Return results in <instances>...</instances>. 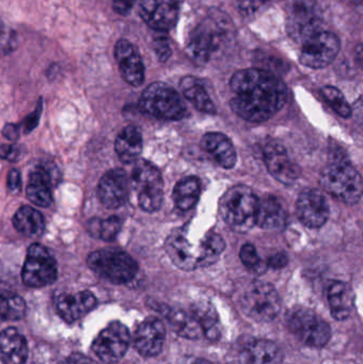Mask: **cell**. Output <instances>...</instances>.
<instances>
[{"label": "cell", "mask_w": 363, "mask_h": 364, "mask_svg": "<svg viewBox=\"0 0 363 364\" xmlns=\"http://www.w3.org/2000/svg\"><path fill=\"white\" fill-rule=\"evenodd\" d=\"M234 97L230 100L232 111L251 123H264L272 119L285 106L288 90L283 80L261 68L237 72L230 80Z\"/></svg>", "instance_id": "obj_1"}, {"label": "cell", "mask_w": 363, "mask_h": 364, "mask_svg": "<svg viewBox=\"0 0 363 364\" xmlns=\"http://www.w3.org/2000/svg\"><path fill=\"white\" fill-rule=\"evenodd\" d=\"M259 198L249 186H232L220 201V213L237 232H247L257 222Z\"/></svg>", "instance_id": "obj_2"}, {"label": "cell", "mask_w": 363, "mask_h": 364, "mask_svg": "<svg viewBox=\"0 0 363 364\" xmlns=\"http://www.w3.org/2000/svg\"><path fill=\"white\" fill-rule=\"evenodd\" d=\"M320 184L332 196L347 205H356L362 196V178L358 171L345 159L335 158L322 171Z\"/></svg>", "instance_id": "obj_3"}, {"label": "cell", "mask_w": 363, "mask_h": 364, "mask_svg": "<svg viewBox=\"0 0 363 364\" xmlns=\"http://www.w3.org/2000/svg\"><path fill=\"white\" fill-rule=\"evenodd\" d=\"M229 33L227 18L219 14L211 15L192 30L188 38V51L195 61L206 63L226 44Z\"/></svg>", "instance_id": "obj_4"}, {"label": "cell", "mask_w": 363, "mask_h": 364, "mask_svg": "<svg viewBox=\"0 0 363 364\" xmlns=\"http://www.w3.org/2000/svg\"><path fill=\"white\" fill-rule=\"evenodd\" d=\"M139 109L145 114L166 121H178L187 114L181 96L163 82L151 83L144 90L139 100Z\"/></svg>", "instance_id": "obj_5"}, {"label": "cell", "mask_w": 363, "mask_h": 364, "mask_svg": "<svg viewBox=\"0 0 363 364\" xmlns=\"http://www.w3.org/2000/svg\"><path fill=\"white\" fill-rule=\"evenodd\" d=\"M90 269L114 284L131 282L138 273V263L119 248H104L92 252L87 259Z\"/></svg>", "instance_id": "obj_6"}, {"label": "cell", "mask_w": 363, "mask_h": 364, "mask_svg": "<svg viewBox=\"0 0 363 364\" xmlns=\"http://www.w3.org/2000/svg\"><path fill=\"white\" fill-rule=\"evenodd\" d=\"M138 193L139 205L146 212H155L163 203V179L159 170L146 160H136L129 179Z\"/></svg>", "instance_id": "obj_7"}, {"label": "cell", "mask_w": 363, "mask_h": 364, "mask_svg": "<svg viewBox=\"0 0 363 364\" xmlns=\"http://www.w3.org/2000/svg\"><path fill=\"white\" fill-rule=\"evenodd\" d=\"M241 306L245 316L256 322L274 320L281 309L278 293L272 284L255 282L247 287L241 297Z\"/></svg>", "instance_id": "obj_8"}, {"label": "cell", "mask_w": 363, "mask_h": 364, "mask_svg": "<svg viewBox=\"0 0 363 364\" xmlns=\"http://www.w3.org/2000/svg\"><path fill=\"white\" fill-rule=\"evenodd\" d=\"M286 326L311 348H323L332 337L330 325L307 308H291L286 314Z\"/></svg>", "instance_id": "obj_9"}, {"label": "cell", "mask_w": 363, "mask_h": 364, "mask_svg": "<svg viewBox=\"0 0 363 364\" xmlns=\"http://www.w3.org/2000/svg\"><path fill=\"white\" fill-rule=\"evenodd\" d=\"M57 276V262L49 250L40 244L30 245L21 273L23 284L30 288H43L55 282Z\"/></svg>", "instance_id": "obj_10"}, {"label": "cell", "mask_w": 363, "mask_h": 364, "mask_svg": "<svg viewBox=\"0 0 363 364\" xmlns=\"http://www.w3.org/2000/svg\"><path fill=\"white\" fill-rule=\"evenodd\" d=\"M300 61L309 68H324L334 62L340 51V40L330 31L317 32L302 43Z\"/></svg>", "instance_id": "obj_11"}, {"label": "cell", "mask_w": 363, "mask_h": 364, "mask_svg": "<svg viewBox=\"0 0 363 364\" xmlns=\"http://www.w3.org/2000/svg\"><path fill=\"white\" fill-rule=\"evenodd\" d=\"M321 9L315 0H293L287 29L296 42L304 43L307 38L322 30Z\"/></svg>", "instance_id": "obj_12"}, {"label": "cell", "mask_w": 363, "mask_h": 364, "mask_svg": "<svg viewBox=\"0 0 363 364\" xmlns=\"http://www.w3.org/2000/svg\"><path fill=\"white\" fill-rule=\"evenodd\" d=\"M130 344V333L121 322H112L94 340V353L100 361L112 364L123 358Z\"/></svg>", "instance_id": "obj_13"}, {"label": "cell", "mask_w": 363, "mask_h": 364, "mask_svg": "<svg viewBox=\"0 0 363 364\" xmlns=\"http://www.w3.org/2000/svg\"><path fill=\"white\" fill-rule=\"evenodd\" d=\"M298 220L309 228H320L330 218V207L327 198L318 188H307L298 196L296 203Z\"/></svg>", "instance_id": "obj_14"}, {"label": "cell", "mask_w": 363, "mask_h": 364, "mask_svg": "<svg viewBox=\"0 0 363 364\" xmlns=\"http://www.w3.org/2000/svg\"><path fill=\"white\" fill-rule=\"evenodd\" d=\"M180 4L178 0H141L140 16L156 31L172 29L178 21Z\"/></svg>", "instance_id": "obj_15"}, {"label": "cell", "mask_w": 363, "mask_h": 364, "mask_svg": "<svg viewBox=\"0 0 363 364\" xmlns=\"http://www.w3.org/2000/svg\"><path fill=\"white\" fill-rule=\"evenodd\" d=\"M114 57L124 80L132 87L142 85L145 68L136 47L129 41L121 38L115 44Z\"/></svg>", "instance_id": "obj_16"}, {"label": "cell", "mask_w": 363, "mask_h": 364, "mask_svg": "<svg viewBox=\"0 0 363 364\" xmlns=\"http://www.w3.org/2000/svg\"><path fill=\"white\" fill-rule=\"evenodd\" d=\"M129 186V178L125 171L121 168L109 171L98 183V198L107 209H117L127 200Z\"/></svg>", "instance_id": "obj_17"}, {"label": "cell", "mask_w": 363, "mask_h": 364, "mask_svg": "<svg viewBox=\"0 0 363 364\" xmlns=\"http://www.w3.org/2000/svg\"><path fill=\"white\" fill-rule=\"evenodd\" d=\"M166 326L159 318H145L134 336V348L144 357H155L161 353L166 341Z\"/></svg>", "instance_id": "obj_18"}, {"label": "cell", "mask_w": 363, "mask_h": 364, "mask_svg": "<svg viewBox=\"0 0 363 364\" xmlns=\"http://www.w3.org/2000/svg\"><path fill=\"white\" fill-rule=\"evenodd\" d=\"M264 160L270 174L283 184H292L300 176V166L290 160L279 143L269 142L264 149Z\"/></svg>", "instance_id": "obj_19"}, {"label": "cell", "mask_w": 363, "mask_h": 364, "mask_svg": "<svg viewBox=\"0 0 363 364\" xmlns=\"http://www.w3.org/2000/svg\"><path fill=\"white\" fill-rule=\"evenodd\" d=\"M166 254L172 262L183 271L197 269V255L183 229H175L166 241Z\"/></svg>", "instance_id": "obj_20"}, {"label": "cell", "mask_w": 363, "mask_h": 364, "mask_svg": "<svg viewBox=\"0 0 363 364\" xmlns=\"http://www.w3.org/2000/svg\"><path fill=\"white\" fill-rule=\"evenodd\" d=\"M97 305L95 295L90 291H81L75 294H61L55 301L60 316L65 322L74 323L87 316Z\"/></svg>", "instance_id": "obj_21"}, {"label": "cell", "mask_w": 363, "mask_h": 364, "mask_svg": "<svg viewBox=\"0 0 363 364\" xmlns=\"http://www.w3.org/2000/svg\"><path fill=\"white\" fill-rule=\"evenodd\" d=\"M200 145L222 168H232L236 166V149L225 134L209 132L202 136Z\"/></svg>", "instance_id": "obj_22"}, {"label": "cell", "mask_w": 363, "mask_h": 364, "mask_svg": "<svg viewBox=\"0 0 363 364\" xmlns=\"http://www.w3.org/2000/svg\"><path fill=\"white\" fill-rule=\"evenodd\" d=\"M28 344L16 328L9 327L0 333V359L4 364H25Z\"/></svg>", "instance_id": "obj_23"}, {"label": "cell", "mask_w": 363, "mask_h": 364, "mask_svg": "<svg viewBox=\"0 0 363 364\" xmlns=\"http://www.w3.org/2000/svg\"><path fill=\"white\" fill-rule=\"evenodd\" d=\"M53 181L51 173L45 166H38L34 168L30 172L27 190H26V194L29 200L38 207L46 208L50 205L53 200V196H51Z\"/></svg>", "instance_id": "obj_24"}, {"label": "cell", "mask_w": 363, "mask_h": 364, "mask_svg": "<svg viewBox=\"0 0 363 364\" xmlns=\"http://www.w3.org/2000/svg\"><path fill=\"white\" fill-rule=\"evenodd\" d=\"M243 363L246 364H281L283 350L269 340H253L242 350Z\"/></svg>", "instance_id": "obj_25"}, {"label": "cell", "mask_w": 363, "mask_h": 364, "mask_svg": "<svg viewBox=\"0 0 363 364\" xmlns=\"http://www.w3.org/2000/svg\"><path fill=\"white\" fill-rule=\"evenodd\" d=\"M287 211L279 199L268 196L259 201L256 225L266 230H283L287 224Z\"/></svg>", "instance_id": "obj_26"}, {"label": "cell", "mask_w": 363, "mask_h": 364, "mask_svg": "<svg viewBox=\"0 0 363 364\" xmlns=\"http://www.w3.org/2000/svg\"><path fill=\"white\" fill-rule=\"evenodd\" d=\"M143 151L142 134L136 126H127L117 136L115 151L123 164H134Z\"/></svg>", "instance_id": "obj_27"}, {"label": "cell", "mask_w": 363, "mask_h": 364, "mask_svg": "<svg viewBox=\"0 0 363 364\" xmlns=\"http://www.w3.org/2000/svg\"><path fill=\"white\" fill-rule=\"evenodd\" d=\"M161 312L168 320L170 328L179 337L189 340L200 339L202 337V327H200V323L193 314H187L183 310L170 309V308L166 307V306H164Z\"/></svg>", "instance_id": "obj_28"}, {"label": "cell", "mask_w": 363, "mask_h": 364, "mask_svg": "<svg viewBox=\"0 0 363 364\" xmlns=\"http://www.w3.org/2000/svg\"><path fill=\"white\" fill-rule=\"evenodd\" d=\"M327 299L332 316L337 321H345L351 316L354 295L349 284L332 282L327 289Z\"/></svg>", "instance_id": "obj_29"}, {"label": "cell", "mask_w": 363, "mask_h": 364, "mask_svg": "<svg viewBox=\"0 0 363 364\" xmlns=\"http://www.w3.org/2000/svg\"><path fill=\"white\" fill-rule=\"evenodd\" d=\"M15 229L21 235L34 237L42 235L45 228L42 213L29 205H23L13 218Z\"/></svg>", "instance_id": "obj_30"}, {"label": "cell", "mask_w": 363, "mask_h": 364, "mask_svg": "<svg viewBox=\"0 0 363 364\" xmlns=\"http://www.w3.org/2000/svg\"><path fill=\"white\" fill-rule=\"evenodd\" d=\"M180 87L185 97L190 100L197 110L208 114L217 113V109L210 96L197 79L191 76L185 77L181 80Z\"/></svg>", "instance_id": "obj_31"}, {"label": "cell", "mask_w": 363, "mask_h": 364, "mask_svg": "<svg viewBox=\"0 0 363 364\" xmlns=\"http://www.w3.org/2000/svg\"><path fill=\"white\" fill-rule=\"evenodd\" d=\"M192 314L195 316L202 329V333L211 341H217L221 338L222 328L219 316L210 303L200 301L192 307Z\"/></svg>", "instance_id": "obj_32"}, {"label": "cell", "mask_w": 363, "mask_h": 364, "mask_svg": "<svg viewBox=\"0 0 363 364\" xmlns=\"http://www.w3.org/2000/svg\"><path fill=\"white\" fill-rule=\"evenodd\" d=\"M200 192V179L193 176L185 177L175 186L173 199L179 209L188 211L197 203Z\"/></svg>", "instance_id": "obj_33"}, {"label": "cell", "mask_w": 363, "mask_h": 364, "mask_svg": "<svg viewBox=\"0 0 363 364\" xmlns=\"http://www.w3.org/2000/svg\"><path fill=\"white\" fill-rule=\"evenodd\" d=\"M225 247V241L221 235L217 233H208L200 242V247L196 250L198 267H209L217 262Z\"/></svg>", "instance_id": "obj_34"}, {"label": "cell", "mask_w": 363, "mask_h": 364, "mask_svg": "<svg viewBox=\"0 0 363 364\" xmlns=\"http://www.w3.org/2000/svg\"><path fill=\"white\" fill-rule=\"evenodd\" d=\"M121 222L117 216H110L106 220L92 218L87 223V230L90 235L104 241H113L119 235Z\"/></svg>", "instance_id": "obj_35"}, {"label": "cell", "mask_w": 363, "mask_h": 364, "mask_svg": "<svg viewBox=\"0 0 363 364\" xmlns=\"http://www.w3.org/2000/svg\"><path fill=\"white\" fill-rule=\"evenodd\" d=\"M26 314V303L15 294L0 295V321H18Z\"/></svg>", "instance_id": "obj_36"}, {"label": "cell", "mask_w": 363, "mask_h": 364, "mask_svg": "<svg viewBox=\"0 0 363 364\" xmlns=\"http://www.w3.org/2000/svg\"><path fill=\"white\" fill-rule=\"evenodd\" d=\"M322 95L325 98L326 102L330 105L335 112L338 113L340 117L345 119H349L352 115V108L347 100H345V95L340 90L335 87H324L322 89Z\"/></svg>", "instance_id": "obj_37"}, {"label": "cell", "mask_w": 363, "mask_h": 364, "mask_svg": "<svg viewBox=\"0 0 363 364\" xmlns=\"http://www.w3.org/2000/svg\"><path fill=\"white\" fill-rule=\"evenodd\" d=\"M240 258L243 264L247 269L257 272V273H264L266 271V265L264 264L261 259H260L255 246L251 245V244H245V245L242 246L240 252Z\"/></svg>", "instance_id": "obj_38"}, {"label": "cell", "mask_w": 363, "mask_h": 364, "mask_svg": "<svg viewBox=\"0 0 363 364\" xmlns=\"http://www.w3.org/2000/svg\"><path fill=\"white\" fill-rule=\"evenodd\" d=\"M153 50H155L158 59L161 62H166V60L170 59V55H172L170 42L163 36H158L153 40Z\"/></svg>", "instance_id": "obj_39"}, {"label": "cell", "mask_w": 363, "mask_h": 364, "mask_svg": "<svg viewBox=\"0 0 363 364\" xmlns=\"http://www.w3.org/2000/svg\"><path fill=\"white\" fill-rule=\"evenodd\" d=\"M16 40L15 34L10 28L6 26H0V49L4 51H9L15 48Z\"/></svg>", "instance_id": "obj_40"}, {"label": "cell", "mask_w": 363, "mask_h": 364, "mask_svg": "<svg viewBox=\"0 0 363 364\" xmlns=\"http://www.w3.org/2000/svg\"><path fill=\"white\" fill-rule=\"evenodd\" d=\"M264 0H234L237 8L243 15L255 13L264 4Z\"/></svg>", "instance_id": "obj_41"}, {"label": "cell", "mask_w": 363, "mask_h": 364, "mask_svg": "<svg viewBox=\"0 0 363 364\" xmlns=\"http://www.w3.org/2000/svg\"><path fill=\"white\" fill-rule=\"evenodd\" d=\"M136 0H112V8L119 15H127L134 8Z\"/></svg>", "instance_id": "obj_42"}, {"label": "cell", "mask_w": 363, "mask_h": 364, "mask_svg": "<svg viewBox=\"0 0 363 364\" xmlns=\"http://www.w3.org/2000/svg\"><path fill=\"white\" fill-rule=\"evenodd\" d=\"M59 364H99L96 363L93 359L90 357L85 356L80 353H74V354L70 355L66 357L64 360H62Z\"/></svg>", "instance_id": "obj_43"}, {"label": "cell", "mask_w": 363, "mask_h": 364, "mask_svg": "<svg viewBox=\"0 0 363 364\" xmlns=\"http://www.w3.org/2000/svg\"><path fill=\"white\" fill-rule=\"evenodd\" d=\"M18 147L14 145H1L0 146V158L8 160V161H15L18 157Z\"/></svg>", "instance_id": "obj_44"}, {"label": "cell", "mask_w": 363, "mask_h": 364, "mask_svg": "<svg viewBox=\"0 0 363 364\" xmlns=\"http://www.w3.org/2000/svg\"><path fill=\"white\" fill-rule=\"evenodd\" d=\"M288 264V257L283 252H277L269 258L268 265L272 269H283Z\"/></svg>", "instance_id": "obj_45"}, {"label": "cell", "mask_w": 363, "mask_h": 364, "mask_svg": "<svg viewBox=\"0 0 363 364\" xmlns=\"http://www.w3.org/2000/svg\"><path fill=\"white\" fill-rule=\"evenodd\" d=\"M21 174L18 171L12 170L9 173L8 176V188L10 192L17 193L21 190Z\"/></svg>", "instance_id": "obj_46"}, {"label": "cell", "mask_w": 363, "mask_h": 364, "mask_svg": "<svg viewBox=\"0 0 363 364\" xmlns=\"http://www.w3.org/2000/svg\"><path fill=\"white\" fill-rule=\"evenodd\" d=\"M40 110H42V107L38 106V110L34 111V112L31 113V115L28 117L27 122H26V132H30L34 127H36V124H38V119H40Z\"/></svg>", "instance_id": "obj_47"}, {"label": "cell", "mask_w": 363, "mask_h": 364, "mask_svg": "<svg viewBox=\"0 0 363 364\" xmlns=\"http://www.w3.org/2000/svg\"><path fill=\"white\" fill-rule=\"evenodd\" d=\"M2 134H4L6 138L10 139V140L12 141H15V139L18 138L19 136L16 125H6V127L4 128Z\"/></svg>", "instance_id": "obj_48"}, {"label": "cell", "mask_w": 363, "mask_h": 364, "mask_svg": "<svg viewBox=\"0 0 363 364\" xmlns=\"http://www.w3.org/2000/svg\"><path fill=\"white\" fill-rule=\"evenodd\" d=\"M181 364H212L210 361L202 358H190L188 360L183 361Z\"/></svg>", "instance_id": "obj_49"}]
</instances>
